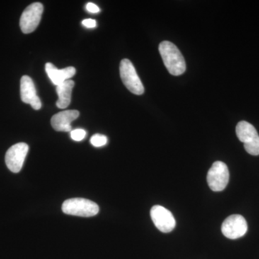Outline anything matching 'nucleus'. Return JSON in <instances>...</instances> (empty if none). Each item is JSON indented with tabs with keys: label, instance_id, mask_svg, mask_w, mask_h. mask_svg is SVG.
Masks as SVG:
<instances>
[{
	"label": "nucleus",
	"instance_id": "15",
	"mask_svg": "<svg viewBox=\"0 0 259 259\" xmlns=\"http://www.w3.org/2000/svg\"><path fill=\"white\" fill-rule=\"evenodd\" d=\"M87 133L83 129H76L71 131V139L75 141H81L84 139Z\"/></svg>",
	"mask_w": 259,
	"mask_h": 259
},
{
	"label": "nucleus",
	"instance_id": "16",
	"mask_svg": "<svg viewBox=\"0 0 259 259\" xmlns=\"http://www.w3.org/2000/svg\"><path fill=\"white\" fill-rule=\"evenodd\" d=\"M82 25L88 28H94L96 27L97 22L93 19H86V20H83Z\"/></svg>",
	"mask_w": 259,
	"mask_h": 259
},
{
	"label": "nucleus",
	"instance_id": "2",
	"mask_svg": "<svg viewBox=\"0 0 259 259\" xmlns=\"http://www.w3.org/2000/svg\"><path fill=\"white\" fill-rule=\"evenodd\" d=\"M65 214L79 217H93L98 214L99 206L93 201L83 198H72L65 201L62 204Z\"/></svg>",
	"mask_w": 259,
	"mask_h": 259
},
{
	"label": "nucleus",
	"instance_id": "14",
	"mask_svg": "<svg viewBox=\"0 0 259 259\" xmlns=\"http://www.w3.org/2000/svg\"><path fill=\"white\" fill-rule=\"evenodd\" d=\"M90 143L95 147H102L107 143V138L104 135L95 134L90 139Z\"/></svg>",
	"mask_w": 259,
	"mask_h": 259
},
{
	"label": "nucleus",
	"instance_id": "8",
	"mask_svg": "<svg viewBox=\"0 0 259 259\" xmlns=\"http://www.w3.org/2000/svg\"><path fill=\"white\" fill-rule=\"evenodd\" d=\"M29 147L25 143H18L10 147L5 155V163L10 171L18 173L23 168Z\"/></svg>",
	"mask_w": 259,
	"mask_h": 259
},
{
	"label": "nucleus",
	"instance_id": "13",
	"mask_svg": "<svg viewBox=\"0 0 259 259\" xmlns=\"http://www.w3.org/2000/svg\"><path fill=\"white\" fill-rule=\"evenodd\" d=\"M74 85V81L69 79L56 86V93L59 95L56 106L59 108L65 109L69 107L71 103V93Z\"/></svg>",
	"mask_w": 259,
	"mask_h": 259
},
{
	"label": "nucleus",
	"instance_id": "7",
	"mask_svg": "<svg viewBox=\"0 0 259 259\" xmlns=\"http://www.w3.org/2000/svg\"><path fill=\"white\" fill-rule=\"evenodd\" d=\"M221 231L226 238L232 240L238 239L246 233L248 225L243 216L233 214L225 220Z\"/></svg>",
	"mask_w": 259,
	"mask_h": 259
},
{
	"label": "nucleus",
	"instance_id": "12",
	"mask_svg": "<svg viewBox=\"0 0 259 259\" xmlns=\"http://www.w3.org/2000/svg\"><path fill=\"white\" fill-rule=\"evenodd\" d=\"M45 69L49 79L56 86L69 80L76 74V69L73 66L59 69L52 63H47Z\"/></svg>",
	"mask_w": 259,
	"mask_h": 259
},
{
	"label": "nucleus",
	"instance_id": "11",
	"mask_svg": "<svg viewBox=\"0 0 259 259\" xmlns=\"http://www.w3.org/2000/svg\"><path fill=\"white\" fill-rule=\"evenodd\" d=\"M79 112L77 110H66L59 112L51 118V125L59 132H69L71 131V123L78 118Z\"/></svg>",
	"mask_w": 259,
	"mask_h": 259
},
{
	"label": "nucleus",
	"instance_id": "1",
	"mask_svg": "<svg viewBox=\"0 0 259 259\" xmlns=\"http://www.w3.org/2000/svg\"><path fill=\"white\" fill-rule=\"evenodd\" d=\"M163 64L168 72L174 76H180L186 71V63L178 48L169 41H163L158 47Z\"/></svg>",
	"mask_w": 259,
	"mask_h": 259
},
{
	"label": "nucleus",
	"instance_id": "10",
	"mask_svg": "<svg viewBox=\"0 0 259 259\" xmlns=\"http://www.w3.org/2000/svg\"><path fill=\"white\" fill-rule=\"evenodd\" d=\"M20 97L22 101L30 104L35 110L41 108V102L37 95L36 89L31 78L28 76H23L20 80Z\"/></svg>",
	"mask_w": 259,
	"mask_h": 259
},
{
	"label": "nucleus",
	"instance_id": "4",
	"mask_svg": "<svg viewBox=\"0 0 259 259\" xmlns=\"http://www.w3.org/2000/svg\"><path fill=\"white\" fill-rule=\"evenodd\" d=\"M121 79L131 93L141 95L144 93V87L138 76L134 64L128 59H122L120 65Z\"/></svg>",
	"mask_w": 259,
	"mask_h": 259
},
{
	"label": "nucleus",
	"instance_id": "9",
	"mask_svg": "<svg viewBox=\"0 0 259 259\" xmlns=\"http://www.w3.org/2000/svg\"><path fill=\"white\" fill-rule=\"evenodd\" d=\"M151 217L155 226L162 233H170L176 226L173 214L163 206H153L151 209Z\"/></svg>",
	"mask_w": 259,
	"mask_h": 259
},
{
	"label": "nucleus",
	"instance_id": "17",
	"mask_svg": "<svg viewBox=\"0 0 259 259\" xmlns=\"http://www.w3.org/2000/svg\"><path fill=\"white\" fill-rule=\"evenodd\" d=\"M86 9L88 12L91 13H97L100 11V8L97 5L94 4V3H89L86 6Z\"/></svg>",
	"mask_w": 259,
	"mask_h": 259
},
{
	"label": "nucleus",
	"instance_id": "5",
	"mask_svg": "<svg viewBox=\"0 0 259 259\" xmlns=\"http://www.w3.org/2000/svg\"><path fill=\"white\" fill-rule=\"evenodd\" d=\"M228 166L222 161H215L207 173V181L209 188L214 192L224 190L229 182Z\"/></svg>",
	"mask_w": 259,
	"mask_h": 259
},
{
	"label": "nucleus",
	"instance_id": "3",
	"mask_svg": "<svg viewBox=\"0 0 259 259\" xmlns=\"http://www.w3.org/2000/svg\"><path fill=\"white\" fill-rule=\"evenodd\" d=\"M237 137L244 144L245 151L253 156L259 155V136L249 122L241 121L236 126Z\"/></svg>",
	"mask_w": 259,
	"mask_h": 259
},
{
	"label": "nucleus",
	"instance_id": "6",
	"mask_svg": "<svg viewBox=\"0 0 259 259\" xmlns=\"http://www.w3.org/2000/svg\"><path fill=\"white\" fill-rule=\"evenodd\" d=\"M44 12V5L35 3L29 5L24 10L20 20V27L23 33L28 34L33 32L40 23Z\"/></svg>",
	"mask_w": 259,
	"mask_h": 259
}]
</instances>
